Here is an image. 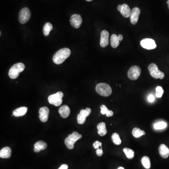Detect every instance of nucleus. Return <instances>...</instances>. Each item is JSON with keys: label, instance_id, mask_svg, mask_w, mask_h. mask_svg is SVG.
<instances>
[{"label": "nucleus", "instance_id": "nucleus-5", "mask_svg": "<svg viewBox=\"0 0 169 169\" xmlns=\"http://www.w3.org/2000/svg\"><path fill=\"white\" fill-rule=\"evenodd\" d=\"M63 93L62 92H58L56 93L51 94L48 97V101L49 103L58 107L60 106L63 103Z\"/></svg>", "mask_w": 169, "mask_h": 169}, {"label": "nucleus", "instance_id": "nucleus-20", "mask_svg": "<svg viewBox=\"0 0 169 169\" xmlns=\"http://www.w3.org/2000/svg\"><path fill=\"white\" fill-rule=\"evenodd\" d=\"M47 147V144L43 141H39L35 143L34 145V151L38 153L40 151L46 149Z\"/></svg>", "mask_w": 169, "mask_h": 169}, {"label": "nucleus", "instance_id": "nucleus-32", "mask_svg": "<svg viewBox=\"0 0 169 169\" xmlns=\"http://www.w3.org/2000/svg\"><path fill=\"white\" fill-rule=\"evenodd\" d=\"M103 149L101 148V149L99 148L97 149L96 151V153L98 157H101L102 155H103Z\"/></svg>", "mask_w": 169, "mask_h": 169}, {"label": "nucleus", "instance_id": "nucleus-4", "mask_svg": "<svg viewBox=\"0 0 169 169\" xmlns=\"http://www.w3.org/2000/svg\"><path fill=\"white\" fill-rule=\"evenodd\" d=\"M82 138V135L77 132H74L73 134H69L67 138H66L64 143L67 147L69 150H72L74 148V145L77 140Z\"/></svg>", "mask_w": 169, "mask_h": 169}, {"label": "nucleus", "instance_id": "nucleus-34", "mask_svg": "<svg viewBox=\"0 0 169 169\" xmlns=\"http://www.w3.org/2000/svg\"><path fill=\"white\" fill-rule=\"evenodd\" d=\"M113 115H114V113H113V111L110 110H109L106 114V116L108 117L113 116Z\"/></svg>", "mask_w": 169, "mask_h": 169}, {"label": "nucleus", "instance_id": "nucleus-22", "mask_svg": "<svg viewBox=\"0 0 169 169\" xmlns=\"http://www.w3.org/2000/svg\"><path fill=\"white\" fill-rule=\"evenodd\" d=\"M119 42L120 41L118 36L117 35L115 34H112L110 37V44H111V47L114 49L117 48L119 46Z\"/></svg>", "mask_w": 169, "mask_h": 169}, {"label": "nucleus", "instance_id": "nucleus-13", "mask_svg": "<svg viewBox=\"0 0 169 169\" xmlns=\"http://www.w3.org/2000/svg\"><path fill=\"white\" fill-rule=\"evenodd\" d=\"M49 108L47 107H43L39 110V118L40 120L42 122H46L48 121L49 118Z\"/></svg>", "mask_w": 169, "mask_h": 169}, {"label": "nucleus", "instance_id": "nucleus-12", "mask_svg": "<svg viewBox=\"0 0 169 169\" xmlns=\"http://www.w3.org/2000/svg\"><path fill=\"white\" fill-rule=\"evenodd\" d=\"M117 10L125 18H129L131 16L132 11L127 4H123V5H119L117 6Z\"/></svg>", "mask_w": 169, "mask_h": 169}, {"label": "nucleus", "instance_id": "nucleus-25", "mask_svg": "<svg viewBox=\"0 0 169 169\" xmlns=\"http://www.w3.org/2000/svg\"><path fill=\"white\" fill-rule=\"evenodd\" d=\"M141 163L146 169H149L151 167L150 160V158L147 156L143 157L141 159Z\"/></svg>", "mask_w": 169, "mask_h": 169}, {"label": "nucleus", "instance_id": "nucleus-26", "mask_svg": "<svg viewBox=\"0 0 169 169\" xmlns=\"http://www.w3.org/2000/svg\"><path fill=\"white\" fill-rule=\"evenodd\" d=\"M111 139L113 143L117 145H119L121 144V140L117 133H114L111 136Z\"/></svg>", "mask_w": 169, "mask_h": 169}, {"label": "nucleus", "instance_id": "nucleus-7", "mask_svg": "<svg viewBox=\"0 0 169 169\" xmlns=\"http://www.w3.org/2000/svg\"><path fill=\"white\" fill-rule=\"evenodd\" d=\"M141 73V69L138 66L131 67L128 72L127 75L131 80H135L139 78Z\"/></svg>", "mask_w": 169, "mask_h": 169}, {"label": "nucleus", "instance_id": "nucleus-2", "mask_svg": "<svg viewBox=\"0 0 169 169\" xmlns=\"http://www.w3.org/2000/svg\"><path fill=\"white\" fill-rule=\"evenodd\" d=\"M25 69V66L22 63L14 64L9 69L8 76L12 79H16L19 77L20 73H22Z\"/></svg>", "mask_w": 169, "mask_h": 169}, {"label": "nucleus", "instance_id": "nucleus-8", "mask_svg": "<svg viewBox=\"0 0 169 169\" xmlns=\"http://www.w3.org/2000/svg\"><path fill=\"white\" fill-rule=\"evenodd\" d=\"M31 17V12L29 8H24L20 11L19 13V21L22 24L28 22Z\"/></svg>", "mask_w": 169, "mask_h": 169}, {"label": "nucleus", "instance_id": "nucleus-27", "mask_svg": "<svg viewBox=\"0 0 169 169\" xmlns=\"http://www.w3.org/2000/svg\"><path fill=\"white\" fill-rule=\"evenodd\" d=\"M123 151L127 157L129 159H132L134 157V152L130 148L126 147L123 148Z\"/></svg>", "mask_w": 169, "mask_h": 169}, {"label": "nucleus", "instance_id": "nucleus-19", "mask_svg": "<svg viewBox=\"0 0 169 169\" xmlns=\"http://www.w3.org/2000/svg\"><path fill=\"white\" fill-rule=\"evenodd\" d=\"M27 108L26 107H20L17 108L13 111V115L16 117L23 116L26 114L27 111Z\"/></svg>", "mask_w": 169, "mask_h": 169}, {"label": "nucleus", "instance_id": "nucleus-15", "mask_svg": "<svg viewBox=\"0 0 169 169\" xmlns=\"http://www.w3.org/2000/svg\"><path fill=\"white\" fill-rule=\"evenodd\" d=\"M109 32L107 31L103 30L101 32L100 46L103 48H105L108 46L109 43Z\"/></svg>", "mask_w": 169, "mask_h": 169}, {"label": "nucleus", "instance_id": "nucleus-31", "mask_svg": "<svg viewBox=\"0 0 169 169\" xmlns=\"http://www.w3.org/2000/svg\"><path fill=\"white\" fill-rule=\"evenodd\" d=\"M93 147L94 149H98V148H99L100 147H101V148H102V142H100V141H96V142H94V143H93Z\"/></svg>", "mask_w": 169, "mask_h": 169}, {"label": "nucleus", "instance_id": "nucleus-29", "mask_svg": "<svg viewBox=\"0 0 169 169\" xmlns=\"http://www.w3.org/2000/svg\"><path fill=\"white\" fill-rule=\"evenodd\" d=\"M164 93V90L161 86H157L156 88V96L157 98L162 97Z\"/></svg>", "mask_w": 169, "mask_h": 169}, {"label": "nucleus", "instance_id": "nucleus-36", "mask_svg": "<svg viewBox=\"0 0 169 169\" xmlns=\"http://www.w3.org/2000/svg\"><path fill=\"white\" fill-rule=\"evenodd\" d=\"M118 38H119V41H122L123 39V37L122 35V34H119V35L118 36Z\"/></svg>", "mask_w": 169, "mask_h": 169}, {"label": "nucleus", "instance_id": "nucleus-39", "mask_svg": "<svg viewBox=\"0 0 169 169\" xmlns=\"http://www.w3.org/2000/svg\"><path fill=\"white\" fill-rule=\"evenodd\" d=\"M86 1L87 2H91L92 1H93V0H86Z\"/></svg>", "mask_w": 169, "mask_h": 169}, {"label": "nucleus", "instance_id": "nucleus-14", "mask_svg": "<svg viewBox=\"0 0 169 169\" xmlns=\"http://www.w3.org/2000/svg\"><path fill=\"white\" fill-rule=\"evenodd\" d=\"M140 13V10L139 8H134L132 9L130 16V21L133 25H135L138 22Z\"/></svg>", "mask_w": 169, "mask_h": 169}, {"label": "nucleus", "instance_id": "nucleus-21", "mask_svg": "<svg viewBox=\"0 0 169 169\" xmlns=\"http://www.w3.org/2000/svg\"><path fill=\"white\" fill-rule=\"evenodd\" d=\"M97 128L98 129V134L100 136H103L107 134V131L105 123L101 122L98 123Z\"/></svg>", "mask_w": 169, "mask_h": 169}, {"label": "nucleus", "instance_id": "nucleus-10", "mask_svg": "<svg viewBox=\"0 0 169 169\" xmlns=\"http://www.w3.org/2000/svg\"><path fill=\"white\" fill-rule=\"evenodd\" d=\"M91 113V110L90 108H87L85 110H81L79 114H78L77 117V120L79 124L82 125L85 123L87 117L90 115Z\"/></svg>", "mask_w": 169, "mask_h": 169}, {"label": "nucleus", "instance_id": "nucleus-9", "mask_svg": "<svg viewBox=\"0 0 169 169\" xmlns=\"http://www.w3.org/2000/svg\"><path fill=\"white\" fill-rule=\"evenodd\" d=\"M142 48L147 50H152L156 49L157 44L154 39L150 38H146L141 40L140 43Z\"/></svg>", "mask_w": 169, "mask_h": 169}, {"label": "nucleus", "instance_id": "nucleus-1", "mask_svg": "<svg viewBox=\"0 0 169 169\" xmlns=\"http://www.w3.org/2000/svg\"><path fill=\"white\" fill-rule=\"evenodd\" d=\"M71 53V50L68 48L61 49L53 56V62L56 64H61L66 61L67 58L69 57Z\"/></svg>", "mask_w": 169, "mask_h": 169}, {"label": "nucleus", "instance_id": "nucleus-37", "mask_svg": "<svg viewBox=\"0 0 169 169\" xmlns=\"http://www.w3.org/2000/svg\"><path fill=\"white\" fill-rule=\"evenodd\" d=\"M117 169H125V168L123 167H119V168H117Z\"/></svg>", "mask_w": 169, "mask_h": 169}, {"label": "nucleus", "instance_id": "nucleus-24", "mask_svg": "<svg viewBox=\"0 0 169 169\" xmlns=\"http://www.w3.org/2000/svg\"><path fill=\"white\" fill-rule=\"evenodd\" d=\"M52 29H53V25L52 24L49 22L46 23L44 25L43 28V32L44 35L46 36H49Z\"/></svg>", "mask_w": 169, "mask_h": 169}, {"label": "nucleus", "instance_id": "nucleus-30", "mask_svg": "<svg viewBox=\"0 0 169 169\" xmlns=\"http://www.w3.org/2000/svg\"><path fill=\"white\" fill-rule=\"evenodd\" d=\"M101 113L102 115H106V113L109 111V109L107 108L105 105H102L101 106Z\"/></svg>", "mask_w": 169, "mask_h": 169}, {"label": "nucleus", "instance_id": "nucleus-28", "mask_svg": "<svg viewBox=\"0 0 169 169\" xmlns=\"http://www.w3.org/2000/svg\"><path fill=\"white\" fill-rule=\"evenodd\" d=\"M167 127V124L164 122H160L157 123H155L154 127L155 129L157 130H161Z\"/></svg>", "mask_w": 169, "mask_h": 169}, {"label": "nucleus", "instance_id": "nucleus-35", "mask_svg": "<svg viewBox=\"0 0 169 169\" xmlns=\"http://www.w3.org/2000/svg\"><path fill=\"white\" fill-rule=\"evenodd\" d=\"M68 166L67 164H63L60 167L58 168V169H68Z\"/></svg>", "mask_w": 169, "mask_h": 169}, {"label": "nucleus", "instance_id": "nucleus-23", "mask_svg": "<svg viewBox=\"0 0 169 169\" xmlns=\"http://www.w3.org/2000/svg\"><path fill=\"white\" fill-rule=\"evenodd\" d=\"M133 136L136 138H140L142 135H145L146 133L143 130H140L139 128H134L132 131Z\"/></svg>", "mask_w": 169, "mask_h": 169}, {"label": "nucleus", "instance_id": "nucleus-38", "mask_svg": "<svg viewBox=\"0 0 169 169\" xmlns=\"http://www.w3.org/2000/svg\"><path fill=\"white\" fill-rule=\"evenodd\" d=\"M167 4H168V8H169V0H168V1H167Z\"/></svg>", "mask_w": 169, "mask_h": 169}, {"label": "nucleus", "instance_id": "nucleus-3", "mask_svg": "<svg viewBox=\"0 0 169 169\" xmlns=\"http://www.w3.org/2000/svg\"><path fill=\"white\" fill-rule=\"evenodd\" d=\"M96 90L99 94L103 96H109L112 93L111 87L106 83H101L98 84L96 86Z\"/></svg>", "mask_w": 169, "mask_h": 169}, {"label": "nucleus", "instance_id": "nucleus-18", "mask_svg": "<svg viewBox=\"0 0 169 169\" xmlns=\"http://www.w3.org/2000/svg\"><path fill=\"white\" fill-rule=\"evenodd\" d=\"M12 156V150L8 147H3L0 151V157L2 158H8Z\"/></svg>", "mask_w": 169, "mask_h": 169}, {"label": "nucleus", "instance_id": "nucleus-6", "mask_svg": "<svg viewBox=\"0 0 169 169\" xmlns=\"http://www.w3.org/2000/svg\"><path fill=\"white\" fill-rule=\"evenodd\" d=\"M148 69L150 74L153 78L156 79H164V74L159 69L155 63H152L148 66Z\"/></svg>", "mask_w": 169, "mask_h": 169}, {"label": "nucleus", "instance_id": "nucleus-16", "mask_svg": "<svg viewBox=\"0 0 169 169\" xmlns=\"http://www.w3.org/2000/svg\"><path fill=\"white\" fill-rule=\"evenodd\" d=\"M159 153L163 158L166 159L169 156V149L165 144L160 145L159 147Z\"/></svg>", "mask_w": 169, "mask_h": 169}, {"label": "nucleus", "instance_id": "nucleus-17", "mask_svg": "<svg viewBox=\"0 0 169 169\" xmlns=\"http://www.w3.org/2000/svg\"><path fill=\"white\" fill-rule=\"evenodd\" d=\"M59 113L63 118H66L68 117L70 114V109L67 105H63L59 109Z\"/></svg>", "mask_w": 169, "mask_h": 169}, {"label": "nucleus", "instance_id": "nucleus-11", "mask_svg": "<svg viewBox=\"0 0 169 169\" xmlns=\"http://www.w3.org/2000/svg\"><path fill=\"white\" fill-rule=\"evenodd\" d=\"M82 22V19L81 16L79 14H73L71 16L70 23L74 28H79Z\"/></svg>", "mask_w": 169, "mask_h": 169}, {"label": "nucleus", "instance_id": "nucleus-33", "mask_svg": "<svg viewBox=\"0 0 169 169\" xmlns=\"http://www.w3.org/2000/svg\"><path fill=\"white\" fill-rule=\"evenodd\" d=\"M155 100V97L154 96L153 94H150V96H148V101L150 103H153Z\"/></svg>", "mask_w": 169, "mask_h": 169}]
</instances>
